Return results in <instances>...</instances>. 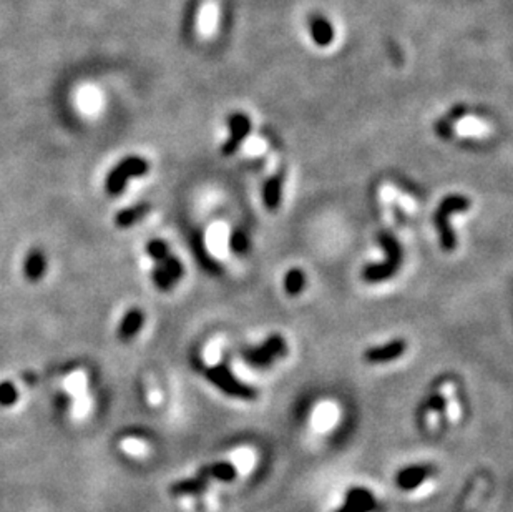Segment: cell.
Listing matches in <instances>:
<instances>
[{"instance_id":"6da1fadb","label":"cell","mask_w":513,"mask_h":512,"mask_svg":"<svg viewBox=\"0 0 513 512\" xmlns=\"http://www.w3.org/2000/svg\"><path fill=\"white\" fill-rule=\"evenodd\" d=\"M379 243L380 246L384 248L385 251V260L380 263H373V265H365L360 271V276L365 283H380L389 280L397 275L400 265H402L404 255H402V248H400L397 238L394 235H390L389 232H382L379 233Z\"/></svg>"},{"instance_id":"7a4b0ae2","label":"cell","mask_w":513,"mask_h":512,"mask_svg":"<svg viewBox=\"0 0 513 512\" xmlns=\"http://www.w3.org/2000/svg\"><path fill=\"white\" fill-rule=\"evenodd\" d=\"M468 208H470V200L463 195H448L438 205L437 212L434 214V223H436L438 236H441V246L443 251H452L457 246L456 235H453L451 223H448L451 214L467 212Z\"/></svg>"},{"instance_id":"3957f363","label":"cell","mask_w":513,"mask_h":512,"mask_svg":"<svg viewBox=\"0 0 513 512\" xmlns=\"http://www.w3.org/2000/svg\"><path fill=\"white\" fill-rule=\"evenodd\" d=\"M148 170L150 165L145 158L135 157V155L133 157H126L109 173L106 190H109L110 195H120L131 178L143 177V175L148 173Z\"/></svg>"},{"instance_id":"277c9868","label":"cell","mask_w":513,"mask_h":512,"mask_svg":"<svg viewBox=\"0 0 513 512\" xmlns=\"http://www.w3.org/2000/svg\"><path fill=\"white\" fill-rule=\"evenodd\" d=\"M287 353L286 341L281 334H270L266 341L256 348L243 349V359L254 368H266L275 363L277 358H282Z\"/></svg>"},{"instance_id":"5b68a950","label":"cell","mask_w":513,"mask_h":512,"mask_svg":"<svg viewBox=\"0 0 513 512\" xmlns=\"http://www.w3.org/2000/svg\"><path fill=\"white\" fill-rule=\"evenodd\" d=\"M206 379L211 381L218 389H221L223 393L229 394V396L241 398V399H256L258 391L248 384H244L233 376V373L229 371L228 366L218 364L211 366V368L206 369Z\"/></svg>"},{"instance_id":"8992f818","label":"cell","mask_w":513,"mask_h":512,"mask_svg":"<svg viewBox=\"0 0 513 512\" xmlns=\"http://www.w3.org/2000/svg\"><path fill=\"white\" fill-rule=\"evenodd\" d=\"M399 486L412 494H427L434 487V471L431 467H409L399 474Z\"/></svg>"},{"instance_id":"52a82bcc","label":"cell","mask_w":513,"mask_h":512,"mask_svg":"<svg viewBox=\"0 0 513 512\" xmlns=\"http://www.w3.org/2000/svg\"><path fill=\"white\" fill-rule=\"evenodd\" d=\"M405 351H407V341L397 338L382 346H373V348L365 349L363 358L370 364H384L400 358Z\"/></svg>"},{"instance_id":"ba28073f","label":"cell","mask_w":513,"mask_h":512,"mask_svg":"<svg viewBox=\"0 0 513 512\" xmlns=\"http://www.w3.org/2000/svg\"><path fill=\"white\" fill-rule=\"evenodd\" d=\"M219 22V6L216 0H204L199 7L197 18V31L202 38H213L218 31Z\"/></svg>"},{"instance_id":"9c48e42d","label":"cell","mask_w":513,"mask_h":512,"mask_svg":"<svg viewBox=\"0 0 513 512\" xmlns=\"http://www.w3.org/2000/svg\"><path fill=\"white\" fill-rule=\"evenodd\" d=\"M229 130H231V134H229V140L223 145V150H221V153L224 155V157H229V155L236 153L239 145H241L244 138L249 135L251 125H249V120L246 119V116L236 115L229 120Z\"/></svg>"},{"instance_id":"30bf717a","label":"cell","mask_w":513,"mask_h":512,"mask_svg":"<svg viewBox=\"0 0 513 512\" xmlns=\"http://www.w3.org/2000/svg\"><path fill=\"white\" fill-rule=\"evenodd\" d=\"M145 323V313L140 308H131L126 311V315L121 320L118 334L123 341H131L136 334L140 333V329L143 328Z\"/></svg>"},{"instance_id":"8fae6325","label":"cell","mask_w":513,"mask_h":512,"mask_svg":"<svg viewBox=\"0 0 513 512\" xmlns=\"http://www.w3.org/2000/svg\"><path fill=\"white\" fill-rule=\"evenodd\" d=\"M23 270H26V276L28 278V280H32V281L40 280V278L45 275V271H47L45 253H43L42 250H38V248L32 250L27 255L26 261H23Z\"/></svg>"},{"instance_id":"7c38bea8","label":"cell","mask_w":513,"mask_h":512,"mask_svg":"<svg viewBox=\"0 0 513 512\" xmlns=\"http://www.w3.org/2000/svg\"><path fill=\"white\" fill-rule=\"evenodd\" d=\"M282 197V175L277 173L275 177H271L265 185V190H263V200H265V205L267 209L271 212H276L280 208Z\"/></svg>"},{"instance_id":"4fadbf2b","label":"cell","mask_w":513,"mask_h":512,"mask_svg":"<svg viewBox=\"0 0 513 512\" xmlns=\"http://www.w3.org/2000/svg\"><path fill=\"white\" fill-rule=\"evenodd\" d=\"M150 209H151V207L148 203H138V205H133V207L121 209V212L116 214V225H118L120 228L135 225L136 222L143 219L146 214L150 213Z\"/></svg>"},{"instance_id":"5bb4252c","label":"cell","mask_w":513,"mask_h":512,"mask_svg":"<svg viewBox=\"0 0 513 512\" xmlns=\"http://www.w3.org/2000/svg\"><path fill=\"white\" fill-rule=\"evenodd\" d=\"M282 285H285V291L289 296H297L299 293L304 291L306 288V275L301 268H291L289 271L285 275V280H282Z\"/></svg>"},{"instance_id":"9a60e30c","label":"cell","mask_w":513,"mask_h":512,"mask_svg":"<svg viewBox=\"0 0 513 512\" xmlns=\"http://www.w3.org/2000/svg\"><path fill=\"white\" fill-rule=\"evenodd\" d=\"M202 477H213V479H218L221 482L233 481L236 477V469L231 462H219V464L204 467L202 472Z\"/></svg>"},{"instance_id":"2e32d148","label":"cell","mask_w":513,"mask_h":512,"mask_svg":"<svg viewBox=\"0 0 513 512\" xmlns=\"http://www.w3.org/2000/svg\"><path fill=\"white\" fill-rule=\"evenodd\" d=\"M156 266H160L161 270H163V271L166 273V275H168L175 283H178V281L183 278V275H184L183 263L180 261L177 256H173V255L166 256L165 260H161L160 263H156Z\"/></svg>"},{"instance_id":"e0dca14e","label":"cell","mask_w":513,"mask_h":512,"mask_svg":"<svg viewBox=\"0 0 513 512\" xmlns=\"http://www.w3.org/2000/svg\"><path fill=\"white\" fill-rule=\"evenodd\" d=\"M146 253H148V256L155 263H160L161 260H165L166 256L171 255L170 246L166 245V241L163 240H150L148 245H146Z\"/></svg>"},{"instance_id":"ac0fdd59","label":"cell","mask_w":513,"mask_h":512,"mask_svg":"<svg viewBox=\"0 0 513 512\" xmlns=\"http://www.w3.org/2000/svg\"><path fill=\"white\" fill-rule=\"evenodd\" d=\"M17 399H18V391L12 383L9 381L0 383V406L4 408L13 406V404L17 403Z\"/></svg>"},{"instance_id":"d6986e66","label":"cell","mask_w":513,"mask_h":512,"mask_svg":"<svg viewBox=\"0 0 513 512\" xmlns=\"http://www.w3.org/2000/svg\"><path fill=\"white\" fill-rule=\"evenodd\" d=\"M229 246H231V250L234 253H238V255H244L249 248L246 233L243 230H234L231 233V236H229Z\"/></svg>"}]
</instances>
